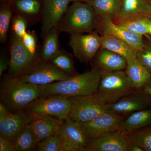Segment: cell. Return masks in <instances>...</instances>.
<instances>
[{
    "mask_svg": "<svg viewBox=\"0 0 151 151\" xmlns=\"http://www.w3.org/2000/svg\"><path fill=\"white\" fill-rule=\"evenodd\" d=\"M142 89V92L147 95L150 100V103L151 104V87L145 86Z\"/></svg>",
    "mask_w": 151,
    "mask_h": 151,
    "instance_id": "cell-37",
    "label": "cell"
},
{
    "mask_svg": "<svg viewBox=\"0 0 151 151\" xmlns=\"http://www.w3.org/2000/svg\"><path fill=\"white\" fill-rule=\"evenodd\" d=\"M12 12L7 5L3 6L0 10V40L1 42L6 40L12 19Z\"/></svg>",
    "mask_w": 151,
    "mask_h": 151,
    "instance_id": "cell-30",
    "label": "cell"
},
{
    "mask_svg": "<svg viewBox=\"0 0 151 151\" xmlns=\"http://www.w3.org/2000/svg\"><path fill=\"white\" fill-rule=\"evenodd\" d=\"M124 119L121 115L106 112L91 121L80 124L88 138L95 139L109 133L119 132Z\"/></svg>",
    "mask_w": 151,
    "mask_h": 151,
    "instance_id": "cell-11",
    "label": "cell"
},
{
    "mask_svg": "<svg viewBox=\"0 0 151 151\" xmlns=\"http://www.w3.org/2000/svg\"><path fill=\"white\" fill-rule=\"evenodd\" d=\"M122 1L121 9L114 19L143 17L151 19V5L150 0Z\"/></svg>",
    "mask_w": 151,
    "mask_h": 151,
    "instance_id": "cell-20",
    "label": "cell"
},
{
    "mask_svg": "<svg viewBox=\"0 0 151 151\" xmlns=\"http://www.w3.org/2000/svg\"><path fill=\"white\" fill-rule=\"evenodd\" d=\"M102 35L92 32L86 34H77L70 36L69 45L74 56L82 63L92 60L101 48Z\"/></svg>",
    "mask_w": 151,
    "mask_h": 151,
    "instance_id": "cell-8",
    "label": "cell"
},
{
    "mask_svg": "<svg viewBox=\"0 0 151 151\" xmlns=\"http://www.w3.org/2000/svg\"><path fill=\"white\" fill-rule=\"evenodd\" d=\"M126 69L130 83L136 90L142 89L151 78V73L137 58L127 60Z\"/></svg>",
    "mask_w": 151,
    "mask_h": 151,
    "instance_id": "cell-21",
    "label": "cell"
},
{
    "mask_svg": "<svg viewBox=\"0 0 151 151\" xmlns=\"http://www.w3.org/2000/svg\"><path fill=\"white\" fill-rule=\"evenodd\" d=\"M136 90L124 70H101V79L96 93L107 104L115 103Z\"/></svg>",
    "mask_w": 151,
    "mask_h": 151,
    "instance_id": "cell-4",
    "label": "cell"
},
{
    "mask_svg": "<svg viewBox=\"0 0 151 151\" xmlns=\"http://www.w3.org/2000/svg\"><path fill=\"white\" fill-rule=\"evenodd\" d=\"M130 143L140 147L145 151H151V125L128 135Z\"/></svg>",
    "mask_w": 151,
    "mask_h": 151,
    "instance_id": "cell-28",
    "label": "cell"
},
{
    "mask_svg": "<svg viewBox=\"0 0 151 151\" xmlns=\"http://www.w3.org/2000/svg\"><path fill=\"white\" fill-rule=\"evenodd\" d=\"M101 77V70L95 66L66 80L39 85L41 94V96L59 94L68 97L94 94L97 92Z\"/></svg>",
    "mask_w": 151,
    "mask_h": 151,
    "instance_id": "cell-1",
    "label": "cell"
},
{
    "mask_svg": "<svg viewBox=\"0 0 151 151\" xmlns=\"http://www.w3.org/2000/svg\"><path fill=\"white\" fill-rule=\"evenodd\" d=\"M144 151L140 147L135 145L134 144L130 143V151Z\"/></svg>",
    "mask_w": 151,
    "mask_h": 151,
    "instance_id": "cell-38",
    "label": "cell"
},
{
    "mask_svg": "<svg viewBox=\"0 0 151 151\" xmlns=\"http://www.w3.org/2000/svg\"><path fill=\"white\" fill-rule=\"evenodd\" d=\"M12 141L14 151H33L38 143L29 124L15 135Z\"/></svg>",
    "mask_w": 151,
    "mask_h": 151,
    "instance_id": "cell-24",
    "label": "cell"
},
{
    "mask_svg": "<svg viewBox=\"0 0 151 151\" xmlns=\"http://www.w3.org/2000/svg\"><path fill=\"white\" fill-rule=\"evenodd\" d=\"M48 62L55 65L68 75L74 76L78 74L74 67L73 56L63 50H60Z\"/></svg>",
    "mask_w": 151,
    "mask_h": 151,
    "instance_id": "cell-27",
    "label": "cell"
},
{
    "mask_svg": "<svg viewBox=\"0 0 151 151\" xmlns=\"http://www.w3.org/2000/svg\"><path fill=\"white\" fill-rule=\"evenodd\" d=\"M150 104L147 95L136 90L115 103L107 104V112L123 116L140 111Z\"/></svg>",
    "mask_w": 151,
    "mask_h": 151,
    "instance_id": "cell-14",
    "label": "cell"
},
{
    "mask_svg": "<svg viewBox=\"0 0 151 151\" xmlns=\"http://www.w3.org/2000/svg\"><path fill=\"white\" fill-rule=\"evenodd\" d=\"M98 20L113 21L122 6V0H89Z\"/></svg>",
    "mask_w": 151,
    "mask_h": 151,
    "instance_id": "cell-23",
    "label": "cell"
},
{
    "mask_svg": "<svg viewBox=\"0 0 151 151\" xmlns=\"http://www.w3.org/2000/svg\"><path fill=\"white\" fill-rule=\"evenodd\" d=\"M57 27L53 28L45 38L40 56L41 62H48L50 60L60 51Z\"/></svg>",
    "mask_w": 151,
    "mask_h": 151,
    "instance_id": "cell-26",
    "label": "cell"
},
{
    "mask_svg": "<svg viewBox=\"0 0 151 151\" xmlns=\"http://www.w3.org/2000/svg\"><path fill=\"white\" fill-rule=\"evenodd\" d=\"M150 4L151 5V0H150Z\"/></svg>",
    "mask_w": 151,
    "mask_h": 151,
    "instance_id": "cell-44",
    "label": "cell"
},
{
    "mask_svg": "<svg viewBox=\"0 0 151 151\" xmlns=\"http://www.w3.org/2000/svg\"><path fill=\"white\" fill-rule=\"evenodd\" d=\"M14 5L19 12L27 15L37 14L41 8L38 0H16Z\"/></svg>",
    "mask_w": 151,
    "mask_h": 151,
    "instance_id": "cell-31",
    "label": "cell"
},
{
    "mask_svg": "<svg viewBox=\"0 0 151 151\" xmlns=\"http://www.w3.org/2000/svg\"><path fill=\"white\" fill-rule=\"evenodd\" d=\"M68 98L70 103L68 118L79 123L89 122L107 112V103L97 93Z\"/></svg>",
    "mask_w": 151,
    "mask_h": 151,
    "instance_id": "cell-5",
    "label": "cell"
},
{
    "mask_svg": "<svg viewBox=\"0 0 151 151\" xmlns=\"http://www.w3.org/2000/svg\"><path fill=\"white\" fill-rule=\"evenodd\" d=\"M103 34L112 35L127 42L137 50H140L145 45L144 36L137 34L116 24L113 21L98 20L97 28Z\"/></svg>",
    "mask_w": 151,
    "mask_h": 151,
    "instance_id": "cell-16",
    "label": "cell"
},
{
    "mask_svg": "<svg viewBox=\"0 0 151 151\" xmlns=\"http://www.w3.org/2000/svg\"><path fill=\"white\" fill-rule=\"evenodd\" d=\"M98 19L91 6L88 3L73 2L58 25L60 32L71 35L90 33L97 28Z\"/></svg>",
    "mask_w": 151,
    "mask_h": 151,
    "instance_id": "cell-3",
    "label": "cell"
},
{
    "mask_svg": "<svg viewBox=\"0 0 151 151\" xmlns=\"http://www.w3.org/2000/svg\"><path fill=\"white\" fill-rule=\"evenodd\" d=\"M3 1H15L16 0H2Z\"/></svg>",
    "mask_w": 151,
    "mask_h": 151,
    "instance_id": "cell-43",
    "label": "cell"
},
{
    "mask_svg": "<svg viewBox=\"0 0 151 151\" xmlns=\"http://www.w3.org/2000/svg\"><path fill=\"white\" fill-rule=\"evenodd\" d=\"M137 58L140 63L151 73V45L145 43L140 50H137Z\"/></svg>",
    "mask_w": 151,
    "mask_h": 151,
    "instance_id": "cell-33",
    "label": "cell"
},
{
    "mask_svg": "<svg viewBox=\"0 0 151 151\" xmlns=\"http://www.w3.org/2000/svg\"><path fill=\"white\" fill-rule=\"evenodd\" d=\"M24 47L32 57L35 59L40 60V57L37 53V39L34 31H27L22 38Z\"/></svg>",
    "mask_w": 151,
    "mask_h": 151,
    "instance_id": "cell-32",
    "label": "cell"
},
{
    "mask_svg": "<svg viewBox=\"0 0 151 151\" xmlns=\"http://www.w3.org/2000/svg\"><path fill=\"white\" fill-rule=\"evenodd\" d=\"M9 65V61L7 60L5 58L1 56L0 59V76L2 75L4 71L7 69Z\"/></svg>",
    "mask_w": 151,
    "mask_h": 151,
    "instance_id": "cell-36",
    "label": "cell"
},
{
    "mask_svg": "<svg viewBox=\"0 0 151 151\" xmlns=\"http://www.w3.org/2000/svg\"><path fill=\"white\" fill-rule=\"evenodd\" d=\"M0 151H14L12 141L0 135Z\"/></svg>",
    "mask_w": 151,
    "mask_h": 151,
    "instance_id": "cell-35",
    "label": "cell"
},
{
    "mask_svg": "<svg viewBox=\"0 0 151 151\" xmlns=\"http://www.w3.org/2000/svg\"><path fill=\"white\" fill-rule=\"evenodd\" d=\"M149 18L143 17H135L128 18L114 19L113 21L116 24L139 35L149 34Z\"/></svg>",
    "mask_w": 151,
    "mask_h": 151,
    "instance_id": "cell-25",
    "label": "cell"
},
{
    "mask_svg": "<svg viewBox=\"0 0 151 151\" xmlns=\"http://www.w3.org/2000/svg\"><path fill=\"white\" fill-rule=\"evenodd\" d=\"M89 1V0H70V2H75V1Z\"/></svg>",
    "mask_w": 151,
    "mask_h": 151,
    "instance_id": "cell-42",
    "label": "cell"
},
{
    "mask_svg": "<svg viewBox=\"0 0 151 151\" xmlns=\"http://www.w3.org/2000/svg\"><path fill=\"white\" fill-rule=\"evenodd\" d=\"M96 63V67L102 71L111 72L126 69L127 60L113 52L100 48L97 53Z\"/></svg>",
    "mask_w": 151,
    "mask_h": 151,
    "instance_id": "cell-19",
    "label": "cell"
},
{
    "mask_svg": "<svg viewBox=\"0 0 151 151\" xmlns=\"http://www.w3.org/2000/svg\"><path fill=\"white\" fill-rule=\"evenodd\" d=\"M0 94L3 105L16 112L24 111L31 103L42 97L39 85L12 77L7 78L2 84Z\"/></svg>",
    "mask_w": 151,
    "mask_h": 151,
    "instance_id": "cell-2",
    "label": "cell"
},
{
    "mask_svg": "<svg viewBox=\"0 0 151 151\" xmlns=\"http://www.w3.org/2000/svg\"><path fill=\"white\" fill-rule=\"evenodd\" d=\"M71 76L50 63L40 62L17 78L28 83L43 85L66 80Z\"/></svg>",
    "mask_w": 151,
    "mask_h": 151,
    "instance_id": "cell-10",
    "label": "cell"
},
{
    "mask_svg": "<svg viewBox=\"0 0 151 151\" xmlns=\"http://www.w3.org/2000/svg\"><path fill=\"white\" fill-rule=\"evenodd\" d=\"M23 111L32 115L52 116L63 122L68 118L70 103L68 97L63 95L52 94L42 96L31 103Z\"/></svg>",
    "mask_w": 151,
    "mask_h": 151,
    "instance_id": "cell-6",
    "label": "cell"
},
{
    "mask_svg": "<svg viewBox=\"0 0 151 151\" xmlns=\"http://www.w3.org/2000/svg\"><path fill=\"white\" fill-rule=\"evenodd\" d=\"M33 115L24 111L9 112L0 103V135L13 139L14 137L32 121Z\"/></svg>",
    "mask_w": 151,
    "mask_h": 151,
    "instance_id": "cell-12",
    "label": "cell"
},
{
    "mask_svg": "<svg viewBox=\"0 0 151 151\" xmlns=\"http://www.w3.org/2000/svg\"><path fill=\"white\" fill-rule=\"evenodd\" d=\"M9 71L10 77L18 78L41 62L29 53L22 39L14 35L11 41Z\"/></svg>",
    "mask_w": 151,
    "mask_h": 151,
    "instance_id": "cell-9",
    "label": "cell"
},
{
    "mask_svg": "<svg viewBox=\"0 0 151 151\" xmlns=\"http://www.w3.org/2000/svg\"><path fill=\"white\" fill-rule=\"evenodd\" d=\"M151 125V109H143L131 114L122 122L119 133L128 136L137 131Z\"/></svg>",
    "mask_w": 151,
    "mask_h": 151,
    "instance_id": "cell-18",
    "label": "cell"
},
{
    "mask_svg": "<svg viewBox=\"0 0 151 151\" xmlns=\"http://www.w3.org/2000/svg\"><path fill=\"white\" fill-rule=\"evenodd\" d=\"M101 48L106 49L124 57L127 60L137 58V50L119 38L108 34H102Z\"/></svg>",
    "mask_w": 151,
    "mask_h": 151,
    "instance_id": "cell-22",
    "label": "cell"
},
{
    "mask_svg": "<svg viewBox=\"0 0 151 151\" xmlns=\"http://www.w3.org/2000/svg\"><path fill=\"white\" fill-rule=\"evenodd\" d=\"M145 86H150V87H151V78H150V79L149 80L148 82L147 83V84H146Z\"/></svg>",
    "mask_w": 151,
    "mask_h": 151,
    "instance_id": "cell-41",
    "label": "cell"
},
{
    "mask_svg": "<svg viewBox=\"0 0 151 151\" xmlns=\"http://www.w3.org/2000/svg\"><path fill=\"white\" fill-rule=\"evenodd\" d=\"M57 134L64 151H88L89 139L79 122L68 118L60 124Z\"/></svg>",
    "mask_w": 151,
    "mask_h": 151,
    "instance_id": "cell-7",
    "label": "cell"
},
{
    "mask_svg": "<svg viewBox=\"0 0 151 151\" xmlns=\"http://www.w3.org/2000/svg\"><path fill=\"white\" fill-rule=\"evenodd\" d=\"M62 122L45 115H33L29 125L34 133L37 142L49 136L57 134Z\"/></svg>",
    "mask_w": 151,
    "mask_h": 151,
    "instance_id": "cell-17",
    "label": "cell"
},
{
    "mask_svg": "<svg viewBox=\"0 0 151 151\" xmlns=\"http://www.w3.org/2000/svg\"><path fill=\"white\" fill-rule=\"evenodd\" d=\"M27 22L24 17L20 15L15 17L13 20L12 26L14 35L22 39L27 32Z\"/></svg>",
    "mask_w": 151,
    "mask_h": 151,
    "instance_id": "cell-34",
    "label": "cell"
},
{
    "mask_svg": "<svg viewBox=\"0 0 151 151\" xmlns=\"http://www.w3.org/2000/svg\"><path fill=\"white\" fill-rule=\"evenodd\" d=\"M35 149L38 151H64L62 141L57 134L39 142Z\"/></svg>",
    "mask_w": 151,
    "mask_h": 151,
    "instance_id": "cell-29",
    "label": "cell"
},
{
    "mask_svg": "<svg viewBox=\"0 0 151 151\" xmlns=\"http://www.w3.org/2000/svg\"><path fill=\"white\" fill-rule=\"evenodd\" d=\"M144 37H145L147 38V39L149 43L151 45V36L150 35L147 34L146 35L144 36Z\"/></svg>",
    "mask_w": 151,
    "mask_h": 151,
    "instance_id": "cell-39",
    "label": "cell"
},
{
    "mask_svg": "<svg viewBox=\"0 0 151 151\" xmlns=\"http://www.w3.org/2000/svg\"><path fill=\"white\" fill-rule=\"evenodd\" d=\"M149 33V35L151 36V19H150L148 22Z\"/></svg>",
    "mask_w": 151,
    "mask_h": 151,
    "instance_id": "cell-40",
    "label": "cell"
},
{
    "mask_svg": "<svg viewBox=\"0 0 151 151\" xmlns=\"http://www.w3.org/2000/svg\"><path fill=\"white\" fill-rule=\"evenodd\" d=\"M70 2V0H45L41 27V35L43 39L51 30L57 27Z\"/></svg>",
    "mask_w": 151,
    "mask_h": 151,
    "instance_id": "cell-13",
    "label": "cell"
},
{
    "mask_svg": "<svg viewBox=\"0 0 151 151\" xmlns=\"http://www.w3.org/2000/svg\"><path fill=\"white\" fill-rule=\"evenodd\" d=\"M130 147L128 136L119 132L89 139L87 144L88 151H129Z\"/></svg>",
    "mask_w": 151,
    "mask_h": 151,
    "instance_id": "cell-15",
    "label": "cell"
}]
</instances>
